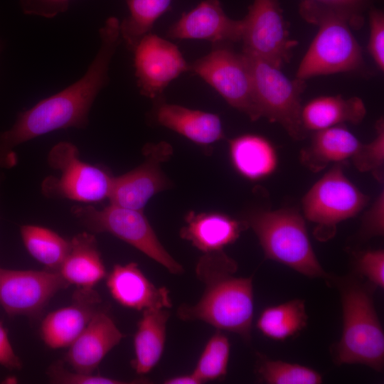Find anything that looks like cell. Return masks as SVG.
<instances>
[{
  "instance_id": "obj_1",
  "label": "cell",
  "mask_w": 384,
  "mask_h": 384,
  "mask_svg": "<svg viewBox=\"0 0 384 384\" xmlns=\"http://www.w3.org/2000/svg\"><path fill=\"white\" fill-rule=\"evenodd\" d=\"M119 21L108 18L100 30V45L85 74L60 92L43 99L18 114L14 125L0 133V167L17 163L14 148L53 131L70 127L84 129L90 108L108 82V70L119 43Z\"/></svg>"
},
{
  "instance_id": "obj_2",
  "label": "cell",
  "mask_w": 384,
  "mask_h": 384,
  "mask_svg": "<svg viewBox=\"0 0 384 384\" xmlns=\"http://www.w3.org/2000/svg\"><path fill=\"white\" fill-rule=\"evenodd\" d=\"M237 270L236 262L223 250L205 253L196 268L197 277L205 284L203 294L195 304L181 305L178 318L204 321L250 342L254 311L252 278L234 277Z\"/></svg>"
},
{
  "instance_id": "obj_3",
  "label": "cell",
  "mask_w": 384,
  "mask_h": 384,
  "mask_svg": "<svg viewBox=\"0 0 384 384\" xmlns=\"http://www.w3.org/2000/svg\"><path fill=\"white\" fill-rule=\"evenodd\" d=\"M342 306L343 328L333 347L337 365L362 364L381 372L384 366V333L373 297L375 289L355 274L331 277Z\"/></svg>"
},
{
  "instance_id": "obj_4",
  "label": "cell",
  "mask_w": 384,
  "mask_h": 384,
  "mask_svg": "<svg viewBox=\"0 0 384 384\" xmlns=\"http://www.w3.org/2000/svg\"><path fill=\"white\" fill-rule=\"evenodd\" d=\"M299 11L302 17L318 26L319 30L299 65L297 78L305 80L361 67V48L350 26L358 27L361 21L311 0H304Z\"/></svg>"
},
{
  "instance_id": "obj_5",
  "label": "cell",
  "mask_w": 384,
  "mask_h": 384,
  "mask_svg": "<svg viewBox=\"0 0 384 384\" xmlns=\"http://www.w3.org/2000/svg\"><path fill=\"white\" fill-rule=\"evenodd\" d=\"M257 236L265 257L310 278L329 282L312 247L305 218L293 208L257 210L242 220Z\"/></svg>"
},
{
  "instance_id": "obj_6",
  "label": "cell",
  "mask_w": 384,
  "mask_h": 384,
  "mask_svg": "<svg viewBox=\"0 0 384 384\" xmlns=\"http://www.w3.org/2000/svg\"><path fill=\"white\" fill-rule=\"evenodd\" d=\"M368 197L345 174L341 164H334L318 179L302 199L303 216L316 224V239L326 241L336 233V225L358 215Z\"/></svg>"
},
{
  "instance_id": "obj_7",
  "label": "cell",
  "mask_w": 384,
  "mask_h": 384,
  "mask_svg": "<svg viewBox=\"0 0 384 384\" xmlns=\"http://www.w3.org/2000/svg\"><path fill=\"white\" fill-rule=\"evenodd\" d=\"M71 212L90 231L110 233L159 263L169 272H183V267L161 245L142 210L110 203L102 209L92 205L75 206Z\"/></svg>"
},
{
  "instance_id": "obj_8",
  "label": "cell",
  "mask_w": 384,
  "mask_h": 384,
  "mask_svg": "<svg viewBox=\"0 0 384 384\" xmlns=\"http://www.w3.org/2000/svg\"><path fill=\"white\" fill-rule=\"evenodd\" d=\"M250 67L260 117L279 124L294 140L305 138L301 122V95L305 80H291L272 64L242 53Z\"/></svg>"
},
{
  "instance_id": "obj_9",
  "label": "cell",
  "mask_w": 384,
  "mask_h": 384,
  "mask_svg": "<svg viewBox=\"0 0 384 384\" xmlns=\"http://www.w3.org/2000/svg\"><path fill=\"white\" fill-rule=\"evenodd\" d=\"M50 168L60 172L59 177H46L41 190L48 198H65L92 203L108 198L113 177L99 166L80 160L75 145L60 142L48 154Z\"/></svg>"
},
{
  "instance_id": "obj_10",
  "label": "cell",
  "mask_w": 384,
  "mask_h": 384,
  "mask_svg": "<svg viewBox=\"0 0 384 384\" xmlns=\"http://www.w3.org/2000/svg\"><path fill=\"white\" fill-rule=\"evenodd\" d=\"M188 71L200 76L251 120L261 118L251 71L242 53H237L223 43H215L209 53L188 63Z\"/></svg>"
},
{
  "instance_id": "obj_11",
  "label": "cell",
  "mask_w": 384,
  "mask_h": 384,
  "mask_svg": "<svg viewBox=\"0 0 384 384\" xmlns=\"http://www.w3.org/2000/svg\"><path fill=\"white\" fill-rule=\"evenodd\" d=\"M242 20V53L281 68L297 42L289 39L279 0H254Z\"/></svg>"
},
{
  "instance_id": "obj_12",
  "label": "cell",
  "mask_w": 384,
  "mask_h": 384,
  "mask_svg": "<svg viewBox=\"0 0 384 384\" xmlns=\"http://www.w3.org/2000/svg\"><path fill=\"white\" fill-rule=\"evenodd\" d=\"M69 284L57 272L0 267V305L11 316H36Z\"/></svg>"
},
{
  "instance_id": "obj_13",
  "label": "cell",
  "mask_w": 384,
  "mask_h": 384,
  "mask_svg": "<svg viewBox=\"0 0 384 384\" xmlns=\"http://www.w3.org/2000/svg\"><path fill=\"white\" fill-rule=\"evenodd\" d=\"M137 85L141 93L156 99L183 73L188 63L171 42L149 33L133 50Z\"/></svg>"
},
{
  "instance_id": "obj_14",
  "label": "cell",
  "mask_w": 384,
  "mask_h": 384,
  "mask_svg": "<svg viewBox=\"0 0 384 384\" xmlns=\"http://www.w3.org/2000/svg\"><path fill=\"white\" fill-rule=\"evenodd\" d=\"M171 154L165 142L146 147L147 158L137 168L119 176H114L108 196L110 204L142 210L149 199L166 189L169 181L160 168Z\"/></svg>"
},
{
  "instance_id": "obj_15",
  "label": "cell",
  "mask_w": 384,
  "mask_h": 384,
  "mask_svg": "<svg viewBox=\"0 0 384 384\" xmlns=\"http://www.w3.org/2000/svg\"><path fill=\"white\" fill-rule=\"evenodd\" d=\"M243 20L229 18L219 0H204L174 23L167 36L176 39H201L214 43L242 40Z\"/></svg>"
},
{
  "instance_id": "obj_16",
  "label": "cell",
  "mask_w": 384,
  "mask_h": 384,
  "mask_svg": "<svg viewBox=\"0 0 384 384\" xmlns=\"http://www.w3.org/2000/svg\"><path fill=\"white\" fill-rule=\"evenodd\" d=\"M101 302L94 289H77L71 304L48 314L41 322V336L52 348L68 347L82 332Z\"/></svg>"
},
{
  "instance_id": "obj_17",
  "label": "cell",
  "mask_w": 384,
  "mask_h": 384,
  "mask_svg": "<svg viewBox=\"0 0 384 384\" xmlns=\"http://www.w3.org/2000/svg\"><path fill=\"white\" fill-rule=\"evenodd\" d=\"M122 338L123 334L113 319L106 312L99 310L68 346L65 361L74 371L92 374Z\"/></svg>"
},
{
  "instance_id": "obj_18",
  "label": "cell",
  "mask_w": 384,
  "mask_h": 384,
  "mask_svg": "<svg viewBox=\"0 0 384 384\" xmlns=\"http://www.w3.org/2000/svg\"><path fill=\"white\" fill-rule=\"evenodd\" d=\"M107 287L112 297L127 308L143 311L172 305L169 290L156 287L135 262L115 265L107 277Z\"/></svg>"
},
{
  "instance_id": "obj_19",
  "label": "cell",
  "mask_w": 384,
  "mask_h": 384,
  "mask_svg": "<svg viewBox=\"0 0 384 384\" xmlns=\"http://www.w3.org/2000/svg\"><path fill=\"white\" fill-rule=\"evenodd\" d=\"M243 220H238L220 213L191 212L180 235L196 248L208 253L219 250L234 242L247 228Z\"/></svg>"
},
{
  "instance_id": "obj_20",
  "label": "cell",
  "mask_w": 384,
  "mask_h": 384,
  "mask_svg": "<svg viewBox=\"0 0 384 384\" xmlns=\"http://www.w3.org/2000/svg\"><path fill=\"white\" fill-rule=\"evenodd\" d=\"M362 144L344 125H336L314 132L310 144L301 151L299 158L306 168L318 172L329 164L352 159Z\"/></svg>"
},
{
  "instance_id": "obj_21",
  "label": "cell",
  "mask_w": 384,
  "mask_h": 384,
  "mask_svg": "<svg viewBox=\"0 0 384 384\" xmlns=\"http://www.w3.org/2000/svg\"><path fill=\"white\" fill-rule=\"evenodd\" d=\"M156 119L159 124L201 145L224 138L221 120L215 114L162 103L156 110Z\"/></svg>"
},
{
  "instance_id": "obj_22",
  "label": "cell",
  "mask_w": 384,
  "mask_h": 384,
  "mask_svg": "<svg viewBox=\"0 0 384 384\" xmlns=\"http://www.w3.org/2000/svg\"><path fill=\"white\" fill-rule=\"evenodd\" d=\"M70 242V250L58 272L68 284L78 289H93L107 275L95 237L84 232Z\"/></svg>"
},
{
  "instance_id": "obj_23",
  "label": "cell",
  "mask_w": 384,
  "mask_h": 384,
  "mask_svg": "<svg viewBox=\"0 0 384 384\" xmlns=\"http://www.w3.org/2000/svg\"><path fill=\"white\" fill-rule=\"evenodd\" d=\"M229 156L235 170L253 181L273 174L279 164L278 154L273 144L258 134H242L230 139Z\"/></svg>"
},
{
  "instance_id": "obj_24",
  "label": "cell",
  "mask_w": 384,
  "mask_h": 384,
  "mask_svg": "<svg viewBox=\"0 0 384 384\" xmlns=\"http://www.w3.org/2000/svg\"><path fill=\"white\" fill-rule=\"evenodd\" d=\"M366 114L364 102L358 97L344 98L341 95L322 96L302 106L301 122L307 133L345 122L357 124L363 121Z\"/></svg>"
},
{
  "instance_id": "obj_25",
  "label": "cell",
  "mask_w": 384,
  "mask_h": 384,
  "mask_svg": "<svg viewBox=\"0 0 384 384\" xmlns=\"http://www.w3.org/2000/svg\"><path fill=\"white\" fill-rule=\"evenodd\" d=\"M169 316L167 309L143 311L134 337V358L132 365L137 374L149 373L159 363L164 349Z\"/></svg>"
},
{
  "instance_id": "obj_26",
  "label": "cell",
  "mask_w": 384,
  "mask_h": 384,
  "mask_svg": "<svg viewBox=\"0 0 384 384\" xmlns=\"http://www.w3.org/2000/svg\"><path fill=\"white\" fill-rule=\"evenodd\" d=\"M308 322L305 302L294 299L262 310L256 326L265 336L284 341L302 331Z\"/></svg>"
},
{
  "instance_id": "obj_27",
  "label": "cell",
  "mask_w": 384,
  "mask_h": 384,
  "mask_svg": "<svg viewBox=\"0 0 384 384\" xmlns=\"http://www.w3.org/2000/svg\"><path fill=\"white\" fill-rule=\"evenodd\" d=\"M20 233L29 254L47 268L58 272L68 254L70 242L57 233L38 225H22Z\"/></svg>"
},
{
  "instance_id": "obj_28",
  "label": "cell",
  "mask_w": 384,
  "mask_h": 384,
  "mask_svg": "<svg viewBox=\"0 0 384 384\" xmlns=\"http://www.w3.org/2000/svg\"><path fill=\"white\" fill-rule=\"evenodd\" d=\"M129 15L119 23L120 36L133 51L155 21L169 8L173 0H125Z\"/></svg>"
},
{
  "instance_id": "obj_29",
  "label": "cell",
  "mask_w": 384,
  "mask_h": 384,
  "mask_svg": "<svg viewBox=\"0 0 384 384\" xmlns=\"http://www.w3.org/2000/svg\"><path fill=\"white\" fill-rule=\"evenodd\" d=\"M256 373L268 384H319L321 375L311 368L299 363L272 360L258 353Z\"/></svg>"
},
{
  "instance_id": "obj_30",
  "label": "cell",
  "mask_w": 384,
  "mask_h": 384,
  "mask_svg": "<svg viewBox=\"0 0 384 384\" xmlns=\"http://www.w3.org/2000/svg\"><path fill=\"white\" fill-rule=\"evenodd\" d=\"M230 350L228 338L218 330L206 343L193 375L202 383L224 378L227 374Z\"/></svg>"
},
{
  "instance_id": "obj_31",
  "label": "cell",
  "mask_w": 384,
  "mask_h": 384,
  "mask_svg": "<svg viewBox=\"0 0 384 384\" xmlns=\"http://www.w3.org/2000/svg\"><path fill=\"white\" fill-rule=\"evenodd\" d=\"M376 135L368 144H362L359 151L351 159L356 168L361 172H371L379 181L383 180L384 166V122L379 119L375 125Z\"/></svg>"
},
{
  "instance_id": "obj_32",
  "label": "cell",
  "mask_w": 384,
  "mask_h": 384,
  "mask_svg": "<svg viewBox=\"0 0 384 384\" xmlns=\"http://www.w3.org/2000/svg\"><path fill=\"white\" fill-rule=\"evenodd\" d=\"M355 274L367 279L373 287H384V251L367 250L356 254L353 262Z\"/></svg>"
},
{
  "instance_id": "obj_33",
  "label": "cell",
  "mask_w": 384,
  "mask_h": 384,
  "mask_svg": "<svg viewBox=\"0 0 384 384\" xmlns=\"http://www.w3.org/2000/svg\"><path fill=\"white\" fill-rule=\"evenodd\" d=\"M48 375L53 383L60 384H123L130 383L100 375L85 374L65 369L61 361L55 362L48 370Z\"/></svg>"
},
{
  "instance_id": "obj_34",
  "label": "cell",
  "mask_w": 384,
  "mask_h": 384,
  "mask_svg": "<svg viewBox=\"0 0 384 384\" xmlns=\"http://www.w3.org/2000/svg\"><path fill=\"white\" fill-rule=\"evenodd\" d=\"M370 38L368 50L380 70L384 69V14L372 9L369 14Z\"/></svg>"
},
{
  "instance_id": "obj_35",
  "label": "cell",
  "mask_w": 384,
  "mask_h": 384,
  "mask_svg": "<svg viewBox=\"0 0 384 384\" xmlns=\"http://www.w3.org/2000/svg\"><path fill=\"white\" fill-rule=\"evenodd\" d=\"M384 234V191H380L375 200L366 211L360 230L363 240L383 236Z\"/></svg>"
},
{
  "instance_id": "obj_36",
  "label": "cell",
  "mask_w": 384,
  "mask_h": 384,
  "mask_svg": "<svg viewBox=\"0 0 384 384\" xmlns=\"http://www.w3.org/2000/svg\"><path fill=\"white\" fill-rule=\"evenodd\" d=\"M71 0H19L23 12L27 15L53 18L67 11Z\"/></svg>"
},
{
  "instance_id": "obj_37",
  "label": "cell",
  "mask_w": 384,
  "mask_h": 384,
  "mask_svg": "<svg viewBox=\"0 0 384 384\" xmlns=\"http://www.w3.org/2000/svg\"><path fill=\"white\" fill-rule=\"evenodd\" d=\"M315 3L343 12L361 21V14L370 0H311Z\"/></svg>"
},
{
  "instance_id": "obj_38",
  "label": "cell",
  "mask_w": 384,
  "mask_h": 384,
  "mask_svg": "<svg viewBox=\"0 0 384 384\" xmlns=\"http://www.w3.org/2000/svg\"><path fill=\"white\" fill-rule=\"evenodd\" d=\"M0 365L9 370H20L22 363L9 341L7 332L0 321Z\"/></svg>"
},
{
  "instance_id": "obj_39",
  "label": "cell",
  "mask_w": 384,
  "mask_h": 384,
  "mask_svg": "<svg viewBox=\"0 0 384 384\" xmlns=\"http://www.w3.org/2000/svg\"><path fill=\"white\" fill-rule=\"evenodd\" d=\"M166 384H200L202 383L191 373L188 375H181L170 378L164 381Z\"/></svg>"
}]
</instances>
